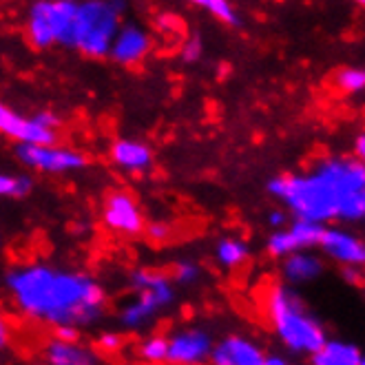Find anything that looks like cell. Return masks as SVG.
Instances as JSON below:
<instances>
[{"label": "cell", "instance_id": "ac0fdd59", "mask_svg": "<svg viewBox=\"0 0 365 365\" xmlns=\"http://www.w3.org/2000/svg\"><path fill=\"white\" fill-rule=\"evenodd\" d=\"M248 257H250V246L244 240L235 237V235L222 237L217 246H215V259L226 270H235L244 266L248 262Z\"/></svg>", "mask_w": 365, "mask_h": 365}, {"label": "cell", "instance_id": "7402d4cb", "mask_svg": "<svg viewBox=\"0 0 365 365\" xmlns=\"http://www.w3.org/2000/svg\"><path fill=\"white\" fill-rule=\"evenodd\" d=\"M34 190V178L29 173H3L0 170V197L9 200H23Z\"/></svg>", "mask_w": 365, "mask_h": 365}, {"label": "cell", "instance_id": "d6a6232c", "mask_svg": "<svg viewBox=\"0 0 365 365\" xmlns=\"http://www.w3.org/2000/svg\"><path fill=\"white\" fill-rule=\"evenodd\" d=\"M352 158L354 160H359V162H363V158H365V133H359L356 138H354V144H352Z\"/></svg>", "mask_w": 365, "mask_h": 365}, {"label": "cell", "instance_id": "d6986e66", "mask_svg": "<svg viewBox=\"0 0 365 365\" xmlns=\"http://www.w3.org/2000/svg\"><path fill=\"white\" fill-rule=\"evenodd\" d=\"M135 354L146 365H164L168 356V341L166 334H146L138 341Z\"/></svg>", "mask_w": 365, "mask_h": 365}, {"label": "cell", "instance_id": "e575fe53", "mask_svg": "<svg viewBox=\"0 0 365 365\" xmlns=\"http://www.w3.org/2000/svg\"><path fill=\"white\" fill-rule=\"evenodd\" d=\"M266 365H292V363L282 354H266Z\"/></svg>", "mask_w": 365, "mask_h": 365}, {"label": "cell", "instance_id": "d4e9b609", "mask_svg": "<svg viewBox=\"0 0 365 365\" xmlns=\"http://www.w3.org/2000/svg\"><path fill=\"white\" fill-rule=\"evenodd\" d=\"M170 279H173V284H178V286H195L202 279V266L190 259H182L173 266Z\"/></svg>", "mask_w": 365, "mask_h": 365}, {"label": "cell", "instance_id": "ffe728a7", "mask_svg": "<svg viewBox=\"0 0 365 365\" xmlns=\"http://www.w3.org/2000/svg\"><path fill=\"white\" fill-rule=\"evenodd\" d=\"M324 228L326 226L314 224V222H306V220H292L288 224V230L292 235V240L297 242L299 250L319 248V242H321V235H324Z\"/></svg>", "mask_w": 365, "mask_h": 365}, {"label": "cell", "instance_id": "1f68e13d", "mask_svg": "<svg viewBox=\"0 0 365 365\" xmlns=\"http://www.w3.org/2000/svg\"><path fill=\"white\" fill-rule=\"evenodd\" d=\"M144 232H148V237H153L155 242H162L166 235H168V228H166V224H151V226H146L144 228Z\"/></svg>", "mask_w": 365, "mask_h": 365}, {"label": "cell", "instance_id": "83f0119b", "mask_svg": "<svg viewBox=\"0 0 365 365\" xmlns=\"http://www.w3.org/2000/svg\"><path fill=\"white\" fill-rule=\"evenodd\" d=\"M266 222L268 226H272L274 230H282L290 224V215L284 210V208H270L268 215H266Z\"/></svg>", "mask_w": 365, "mask_h": 365}, {"label": "cell", "instance_id": "6da1fadb", "mask_svg": "<svg viewBox=\"0 0 365 365\" xmlns=\"http://www.w3.org/2000/svg\"><path fill=\"white\" fill-rule=\"evenodd\" d=\"M5 288L20 314L53 330L93 328L109 308V294L91 272L47 262L11 266Z\"/></svg>", "mask_w": 365, "mask_h": 365}, {"label": "cell", "instance_id": "8992f818", "mask_svg": "<svg viewBox=\"0 0 365 365\" xmlns=\"http://www.w3.org/2000/svg\"><path fill=\"white\" fill-rule=\"evenodd\" d=\"M78 0H38L29 5L25 34L29 45L38 51H47L53 45H73V18Z\"/></svg>", "mask_w": 365, "mask_h": 365}, {"label": "cell", "instance_id": "484cf974", "mask_svg": "<svg viewBox=\"0 0 365 365\" xmlns=\"http://www.w3.org/2000/svg\"><path fill=\"white\" fill-rule=\"evenodd\" d=\"M124 346H126V339L120 330H102L96 339L98 352H104V354H118L124 350Z\"/></svg>", "mask_w": 365, "mask_h": 365}, {"label": "cell", "instance_id": "5b68a950", "mask_svg": "<svg viewBox=\"0 0 365 365\" xmlns=\"http://www.w3.org/2000/svg\"><path fill=\"white\" fill-rule=\"evenodd\" d=\"M124 3L118 0H82L73 18V45L89 58H106L118 29L124 23Z\"/></svg>", "mask_w": 365, "mask_h": 365}, {"label": "cell", "instance_id": "4316f807", "mask_svg": "<svg viewBox=\"0 0 365 365\" xmlns=\"http://www.w3.org/2000/svg\"><path fill=\"white\" fill-rule=\"evenodd\" d=\"M204 56V38L200 34H190L180 47V60L186 64H195Z\"/></svg>", "mask_w": 365, "mask_h": 365}, {"label": "cell", "instance_id": "ba28073f", "mask_svg": "<svg viewBox=\"0 0 365 365\" xmlns=\"http://www.w3.org/2000/svg\"><path fill=\"white\" fill-rule=\"evenodd\" d=\"M18 162L29 170H38V173L47 175H64V173H76V170L87 168L89 158L78 148L51 144V146H29V144H18L14 148Z\"/></svg>", "mask_w": 365, "mask_h": 365}, {"label": "cell", "instance_id": "8fae6325", "mask_svg": "<svg viewBox=\"0 0 365 365\" xmlns=\"http://www.w3.org/2000/svg\"><path fill=\"white\" fill-rule=\"evenodd\" d=\"M319 248L328 259L341 268H363L365 264V244L356 232L343 226H326L321 235Z\"/></svg>", "mask_w": 365, "mask_h": 365}, {"label": "cell", "instance_id": "9a60e30c", "mask_svg": "<svg viewBox=\"0 0 365 365\" xmlns=\"http://www.w3.org/2000/svg\"><path fill=\"white\" fill-rule=\"evenodd\" d=\"M47 365H102V356L96 348L84 346L82 341L49 339L42 350Z\"/></svg>", "mask_w": 365, "mask_h": 365}, {"label": "cell", "instance_id": "277c9868", "mask_svg": "<svg viewBox=\"0 0 365 365\" xmlns=\"http://www.w3.org/2000/svg\"><path fill=\"white\" fill-rule=\"evenodd\" d=\"M133 297L120 308L118 321L126 332H142L178 302V290L170 274L155 268H135L128 274Z\"/></svg>", "mask_w": 365, "mask_h": 365}, {"label": "cell", "instance_id": "3957f363", "mask_svg": "<svg viewBox=\"0 0 365 365\" xmlns=\"http://www.w3.org/2000/svg\"><path fill=\"white\" fill-rule=\"evenodd\" d=\"M264 312L279 343L297 356H312L328 341L324 324L312 314L294 288L272 284L264 294Z\"/></svg>", "mask_w": 365, "mask_h": 365}, {"label": "cell", "instance_id": "44dd1931", "mask_svg": "<svg viewBox=\"0 0 365 365\" xmlns=\"http://www.w3.org/2000/svg\"><path fill=\"white\" fill-rule=\"evenodd\" d=\"M195 7L204 9L206 14H210L217 23L226 25V27H240L242 25V16L232 3L228 0H195Z\"/></svg>", "mask_w": 365, "mask_h": 365}, {"label": "cell", "instance_id": "f1b7e54d", "mask_svg": "<svg viewBox=\"0 0 365 365\" xmlns=\"http://www.w3.org/2000/svg\"><path fill=\"white\" fill-rule=\"evenodd\" d=\"M158 27L162 31H180L182 27V20L175 16V14H170V11H164L158 16Z\"/></svg>", "mask_w": 365, "mask_h": 365}, {"label": "cell", "instance_id": "cb8c5ba5", "mask_svg": "<svg viewBox=\"0 0 365 365\" xmlns=\"http://www.w3.org/2000/svg\"><path fill=\"white\" fill-rule=\"evenodd\" d=\"M334 84L348 96H356L365 89V69L363 67H343L334 76Z\"/></svg>", "mask_w": 365, "mask_h": 365}, {"label": "cell", "instance_id": "603a6c76", "mask_svg": "<svg viewBox=\"0 0 365 365\" xmlns=\"http://www.w3.org/2000/svg\"><path fill=\"white\" fill-rule=\"evenodd\" d=\"M266 250H268V255L272 257V259H286V257H290L294 252H302L297 246V242L292 240L288 226L282 228V230H272V235L266 242Z\"/></svg>", "mask_w": 365, "mask_h": 365}, {"label": "cell", "instance_id": "30bf717a", "mask_svg": "<svg viewBox=\"0 0 365 365\" xmlns=\"http://www.w3.org/2000/svg\"><path fill=\"white\" fill-rule=\"evenodd\" d=\"M168 341V365H208L215 339L206 328L186 326L166 336Z\"/></svg>", "mask_w": 365, "mask_h": 365}, {"label": "cell", "instance_id": "5bb4252c", "mask_svg": "<svg viewBox=\"0 0 365 365\" xmlns=\"http://www.w3.org/2000/svg\"><path fill=\"white\" fill-rule=\"evenodd\" d=\"M109 158L124 173H144L153 166V148L142 140L120 138L111 144Z\"/></svg>", "mask_w": 365, "mask_h": 365}, {"label": "cell", "instance_id": "7a4b0ae2", "mask_svg": "<svg viewBox=\"0 0 365 365\" xmlns=\"http://www.w3.org/2000/svg\"><path fill=\"white\" fill-rule=\"evenodd\" d=\"M268 192L292 220L321 226L365 220V166L354 158H324L304 173H284L268 182Z\"/></svg>", "mask_w": 365, "mask_h": 365}, {"label": "cell", "instance_id": "2e32d148", "mask_svg": "<svg viewBox=\"0 0 365 365\" xmlns=\"http://www.w3.org/2000/svg\"><path fill=\"white\" fill-rule=\"evenodd\" d=\"M324 270H326V264L317 252L312 250L294 252L286 257V259H282V284L290 288L312 284L324 274Z\"/></svg>", "mask_w": 365, "mask_h": 365}, {"label": "cell", "instance_id": "7c38bea8", "mask_svg": "<svg viewBox=\"0 0 365 365\" xmlns=\"http://www.w3.org/2000/svg\"><path fill=\"white\" fill-rule=\"evenodd\" d=\"M153 49V38L148 34V29L140 23H122V27L118 29L111 49H109V58L118 64H124V67H133V64H140L146 60V56Z\"/></svg>", "mask_w": 365, "mask_h": 365}, {"label": "cell", "instance_id": "e0dca14e", "mask_svg": "<svg viewBox=\"0 0 365 365\" xmlns=\"http://www.w3.org/2000/svg\"><path fill=\"white\" fill-rule=\"evenodd\" d=\"M310 365H365L361 348L346 339H328L312 356Z\"/></svg>", "mask_w": 365, "mask_h": 365}, {"label": "cell", "instance_id": "836d02e7", "mask_svg": "<svg viewBox=\"0 0 365 365\" xmlns=\"http://www.w3.org/2000/svg\"><path fill=\"white\" fill-rule=\"evenodd\" d=\"M341 272H343V277H346L348 284H361L363 282V270L361 268H343Z\"/></svg>", "mask_w": 365, "mask_h": 365}, {"label": "cell", "instance_id": "9c48e42d", "mask_svg": "<svg viewBox=\"0 0 365 365\" xmlns=\"http://www.w3.org/2000/svg\"><path fill=\"white\" fill-rule=\"evenodd\" d=\"M102 224L124 237H138L146 228L144 212L138 200L126 190H111L102 204Z\"/></svg>", "mask_w": 365, "mask_h": 365}, {"label": "cell", "instance_id": "4fadbf2b", "mask_svg": "<svg viewBox=\"0 0 365 365\" xmlns=\"http://www.w3.org/2000/svg\"><path fill=\"white\" fill-rule=\"evenodd\" d=\"M208 365H266V352L250 336L228 334L215 341Z\"/></svg>", "mask_w": 365, "mask_h": 365}, {"label": "cell", "instance_id": "4dcf8cb0", "mask_svg": "<svg viewBox=\"0 0 365 365\" xmlns=\"http://www.w3.org/2000/svg\"><path fill=\"white\" fill-rule=\"evenodd\" d=\"M53 339H58V341H80V330H76V328H56Z\"/></svg>", "mask_w": 365, "mask_h": 365}, {"label": "cell", "instance_id": "f546056e", "mask_svg": "<svg viewBox=\"0 0 365 365\" xmlns=\"http://www.w3.org/2000/svg\"><path fill=\"white\" fill-rule=\"evenodd\" d=\"M11 336H14V330H11V324H9V319L0 312V350H5L9 348V343H11Z\"/></svg>", "mask_w": 365, "mask_h": 365}, {"label": "cell", "instance_id": "52a82bcc", "mask_svg": "<svg viewBox=\"0 0 365 365\" xmlns=\"http://www.w3.org/2000/svg\"><path fill=\"white\" fill-rule=\"evenodd\" d=\"M58 128H60V118L53 111H38L34 115H23L0 100V135L14 140L16 146L58 144Z\"/></svg>", "mask_w": 365, "mask_h": 365}]
</instances>
